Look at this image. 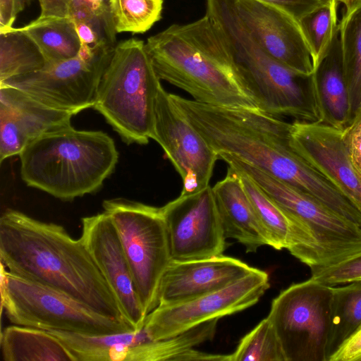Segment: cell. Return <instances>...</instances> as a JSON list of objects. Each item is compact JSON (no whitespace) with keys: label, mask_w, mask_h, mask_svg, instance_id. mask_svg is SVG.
I'll return each instance as SVG.
<instances>
[{"label":"cell","mask_w":361,"mask_h":361,"mask_svg":"<svg viewBox=\"0 0 361 361\" xmlns=\"http://www.w3.org/2000/svg\"><path fill=\"white\" fill-rule=\"evenodd\" d=\"M171 97L217 154H228L250 164L348 220L358 214L341 189L294 149L291 123L257 109L209 105L173 94Z\"/></svg>","instance_id":"obj_1"},{"label":"cell","mask_w":361,"mask_h":361,"mask_svg":"<svg viewBox=\"0 0 361 361\" xmlns=\"http://www.w3.org/2000/svg\"><path fill=\"white\" fill-rule=\"evenodd\" d=\"M0 259L9 272L130 324L81 238L61 225L6 210L0 218Z\"/></svg>","instance_id":"obj_2"},{"label":"cell","mask_w":361,"mask_h":361,"mask_svg":"<svg viewBox=\"0 0 361 361\" xmlns=\"http://www.w3.org/2000/svg\"><path fill=\"white\" fill-rule=\"evenodd\" d=\"M145 47L159 78L185 91L194 101L257 109L239 82L219 31L207 15L190 23L170 25L149 37Z\"/></svg>","instance_id":"obj_3"},{"label":"cell","mask_w":361,"mask_h":361,"mask_svg":"<svg viewBox=\"0 0 361 361\" xmlns=\"http://www.w3.org/2000/svg\"><path fill=\"white\" fill-rule=\"evenodd\" d=\"M19 156L22 180L63 201L99 190L118 159L109 135L71 125L41 135Z\"/></svg>","instance_id":"obj_4"},{"label":"cell","mask_w":361,"mask_h":361,"mask_svg":"<svg viewBox=\"0 0 361 361\" xmlns=\"http://www.w3.org/2000/svg\"><path fill=\"white\" fill-rule=\"evenodd\" d=\"M229 168L250 176L291 222L287 250L311 271L361 254V227L321 202L233 155L219 153Z\"/></svg>","instance_id":"obj_5"},{"label":"cell","mask_w":361,"mask_h":361,"mask_svg":"<svg viewBox=\"0 0 361 361\" xmlns=\"http://www.w3.org/2000/svg\"><path fill=\"white\" fill-rule=\"evenodd\" d=\"M208 17L219 31L239 82L259 110L300 122L320 123L312 74L287 67L231 23Z\"/></svg>","instance_id":"obj_6"},{"label":"cell","mask_w":361,"mask_h":361,"mask_svg":"<svg viewBox=\"0 0 361 361\" xmlns=\"http://www.w3.org/2000/svg\"><path fill=\"white\" fill-rule=\"evenodd\" d=\"M160 80L144 42L121 41L102 77L93 107L124 142L146 145L153 128Z\"/></svg>","instance_id":"obj_7"},{"label":"cell","mask_w":361,"mask_h":361,"mask_svg":"<svg viewBox=\"0 0 361 361\" xmlns=\"http://www.w3.org/2000/svg\"><path fill=\"white\" fill-rule=\"evenodd\" d=\"M1 309L13 324L87 336L136 331L43 285L15 275L1 264Z\"/></svg>","instance_id":"obj_8"},{"label":"cell","mask_w":361,"mask_h":361,"mask_svg":"<svg viewBox=\"0 0 361 361\" xmlns=\"http://www.w3.org/2000/svg\"><path fill=\"white\" fill-rule=\"evenodd\" d=\"M102 207L118 233L147 317L158 305L160 281L171 262L161 209L121 197L106 200Z\"/></svg>","instance_id":"obj_9"},{"label":"cell","mask_w":361,"mask_h":361,"mask_svg":"<svg viewBox=\"0 0 361 361\" xmlns=\"http://www.w3.org/2000/svg\"><path fill=\"white\" fill-rule=\"evenodd\" d=\"M331 286L310 278L293 283L271 302L267 317L286 361H328Z\"/></svg>","instance_id":"obj_10"},{"label":"cell","mask_w":361,"mask_h":361,"mask_svg":"<svg viewBox=\"0 0 361 361\" xmlns=\"http://www.w3.org/2000/svg\"><path fill=\"white\" fill-rule=\"evenodd\" d=\"M206 15L231 23L287 67L312 74V55L299 23L281 8L258 0H207Z\"/></svg>","instance_id":"obj_11"},{"label":"cell","mask_w":361,"mask_h":361,"mask_svg":"<svg viewBox=\"0 0 361 361\" xmlns=\"http://www.w3.org/2000/svg\"><path fill=\"white\" fill-rule=\"evenodd\" d=\"M113 51L95 52L80 48L75 57L47 63L37 71L0 84L18 88L51 108L77 114L94 106Z\"/></svg>","instance_id":"obj_12"},{"label":"cell","mask_w":361,"mask_h":361,"mask_svg":"<svg viewBox=\"0 0 361 361\" xmlns=\"http://www.w3.org/2000/svg\"><path fill=\"white\" fill-rule=\"evenodd\" d=\"M269 286L268 274L254 268L224 288L180 303L157 306L147 316L143 328L152 341L168 338L254 305Z\"/></svg>","instance_id":"obj_13"},{"label":"cell","mask_w":361,"mask_h":361,"mask_svg":"<svg viewBox=\"0 0 361 361\" xmlns=\"http://www.w3.org/2000/svg\"><path fill=\"white\" fill-rule=\"evenodd\" d=\"M150 139L162 147L181 177L180 195L196 193L209 185L219 155L181 114L162 86L155 101Z\"/></svg>","instance_id":"obj_14"},{"label":"cell","mask_w":361,"mask_h":361,"mask_svg":"<svg viewBox=\"0 0 361 361\" xmlns=\"http://www.w3.org/2000/svg\"><path fill=\"white\" fill-rule=\"evenodd\" d=\"M160 209L171 261L198 260L223 255L226 238L212 187L180 195Z\"/></svg>","instance_id":"obj_15"},{"label":"cell","mask_w":361,"mask_h":361,"mask_svg":"<svg viewBox=\"0 0 361 361\" xmlns=\"http://www.w3.org/2000/svg\"><path fill=\"white\" fill-rule=\"evenodd\" d=\"M81 239L114 293L126 319L136 331L146 317L118 233L106 212L83 217Z\"/></svg>","instance_id":"obj_16"},{"label":"cell","mask_w":361,"mask_h":361,"mask_svg":"<svg viewBox=\"0 0 361 361\" xmlns=\"http://www.w3.org/2000/svg\"><path fill=\"white\" fill-rule=\"evenodd\" d=\"M75 114L48 106L23 90L0 84V161L19 155L41 135L71 126Z\"/></svg>","instance_id":"obj_17"},{"label":"cell","mask_w":361,"mask_h":361,"mask_svg":"<svg viewBox=\"0 0 361 361\" xmlns=\"http://www.w3.org/2000/svg\"><path fill=\"white\" fill-rule=\"evenodd\" d=\"M290 137L294 149L334 182L361 212V178L350 161L343 131L320 123L294 121Z\"/></svg>","instance_id":"obj_18"},{"label":"cell","mask_w":361,"mask_h":361,"mask_svg":"<svg viewBox=\"0 0 361 361\" xmlns=\"http://www.w3.org/2000/svg\"><path fill=\"white\" fill-rule=\"evenodd\" d=\"M254 268L228 256L170 263L158 291V305L185 302L224 288L247 275Z\"/></svg>","instance_id":"obj_19"},{"label":"cell","mask_w":361,"mask_h":361,"mask_svg":"<svg viewBox=\"0 0 361 361\" xmlns=\"http://www.w3.org/2000/svg\"><path fill=\"white\" fill-rule=\"evenodd\" d=\"M226 238L236 240L246 252H255L270 241L244 190L239 175L230 168L212 187Z\"/></svg>","instance_id":"obj_20"},{"label":"cell","mask_w":361,"mask_h":361,"mask_svg":"<svg viewBox=\"0 0 361 361\" xmlns=\"http://www.w3.org/2000/svg\"><path fill=\"white\" fill-rule=\"evenodd\" d=\"M312 77L320 123L345 131L350 125L351 107L338 29L329 48L314 65Z\"/></svg>","instance_id":"obj_21"},{"label":"cell","mask_w":361,"mask_h":361,"mask_svg":"<svg viewBox=\"0 0 361 361\" xmlns=\"http://www.w3.org/2000/svg\"><path fill=\"white\" fill-rule=\"evenodd\" d=\"M219 319L203 322L168 338L151 341L134 346L130 350L127 361H229L228 355L209 354L195 349L214 338Z\"/></svg>","instance_id":"obj_22"},{"label":"cell","mask_w":361,"mask_h":361,"mask_svg":"<svg viewBox=\"0 0 361 361\" xmlns=\"http://www.w3.org/2000/svg\"><path fill=\"white\" fill-rule=\"evenodd\" d=\"M4 361H77L71 350L50 332L13 325L1 333Z\"/></svg>","instance_id":"obj_23"},{"label":"cell","mask_w":361,"mask_h":361,"mask_svg":"<svg viewBox=\"0 0 361 361\" xmlns=\"http://www.w3.org/2000/svg\"><path fill=\"white\" fill-rule=\"evenodd\" d=\"M47 331L58 338L77 361H126L132 347L152 341L144 328L139 331L104 336H87L55 330Z\"/></svg>","instance_id":"obj_24"},{"label":"cell","mask_w":361,"mask_h":361,"mask_svg":"<svg viewBox=\"0 0 361 361\" xmlns=\"http://www.w3.org/2000/svg\"><path fill=\"white\" fill-rule=\"evenodd\" d=\"M338 32L350 102V126L361 116V0L345 7Z\"/></svg>","instance_id":"obj_25"},{"label":"cell","mask_w":361,"mask_h":361,"mask_svg":"<svg viewBox=\"0 0 361 361\" xmlns=\"http://www.w3.org/2000/svg\"><path fill=\"white\" fill-rule=\"evenodd\" d=\"M37 44L47 63L67 60L78 55L81 42L70 17L39 16L19 27Z\"/></svg>","instance_id":"obj_26"},{"label":"cell","mask_w":361,"mask_h":361,"mask_svg":"<svg viewBox=\"0 0 361 361\" xmlns=\"http://www.w3.org/2000/svg\"><path fill=\"white\" fill-rule=\"evenodd\" d=\"M331 288L328 361L361 326V281Z\"/></svg>","instance_id":"obj_27"},{"label":"cell","mask_w":361,"mask_h":361,"mask_svg":"<svg viewBox=\"0 0 361 361\" xmlns=\"http://www.w3.org/2000/svg\"><path fill=\"white\" fill-rule=\"evenodd\" d=\"M46 64L37 44L19 27L0 30V82L37 71Z\"/></svg>","instance_id":"obj_28"},{"label":"cell","mask_w":361,"mask_h":361,"mask_svg":"<svg viewBox=\"0 0 361 361\" xmlns=\"http://www.w3.org/2000/svg\"><path fill=\"white\" fill-rule=\"evenodd\" d=\"M233 171L240 176L244 190L269 238L270 246L277 250L287 249L291 234V222L287 215L250 176L242 171Z\"/></svg>","instance_id":"obj_29"},{"label":"cell","mask_w":361,"mask_h":361,"mask_svg":"<svg viewBox=\"0 0 361 361\" xmlns=\"http://www.w3.org/2000/svg\"><path fill=\"white\" fill-rule=\"evenodd\" d=\"M164 0H109L116 33L142 34L161 18Z\"/></svg>","instance_id":"obj_30"},{"label":"cell","mask_w":361,"mask_h":361,"mask_svg":"<svg viewBox=\"0 0 361 361\" xmlns=\"http://www.w3.org/2000/svg\"><path fill=\"white\" fill-rule=\"evenodd\" d=\"M338 1L329 0L299 20L312 55L313 66L330 46L338 29Z\"/></svg>","instance_id":"obj_31"},{"label":"cell","mask_w":361,"mask_h":361,"mask_svg":"<svg viewBox=\"0 0 361 361\" xmlns=\"http://www.w3.org/2000/svg\"><path fill=\"white\" fill-rule=\"evenodd\" d=\"M229 361H286L276 332L267 317L239 342Z\"/></svg>","instance_id":"obj_32"},{"label":"cell","mask_w":361,"mask_h":361,"mask_svg":"<svg viewBox=\"0 0 361 361\" xmlns=\"http://www.w3.org/2000/svg\"><path fill=\"white\" fill-rule=\"evenodd\" d=\"M69 17L75 29L89 27L97 32L110 44L116 45L109 0H70Z\"/></svg>","instance_id":"obj_33"},{"label":"cell","mask_w":361,"mask_h":361,"mask_svg":"<svg viewBox=\"0 0 361 361\" xmlns=\"http://www.w3.org/2000/svg\"><path fill=\"white\" fill-rule=\"evenodd\" d=\"M311 271L312 279L329 286L361 281V254L334 266Z\"/></svg>","instance_id":"obj_34"},{"label":"cell","mask_w":361,"mask_h":361,"mask_svg":"<svg viewBox=\"0 0 361 361\" xmlns=\"http://www.w3.org/2000/svg\"><path fill=\"white\" fill-rule=\"evenodd\" d=\"M275 6L288 13L298 22L329 0H258Z\"/></svg>","instance_id":"obj_35"},{"label":"cell","mask_w":361,"mask_h":361,"mask_svg":"<svg viewBox=\"0 0 361 361\" xmlns=\"http://www.w3.org/2000/svg\"><path fill=\"white\" fill-rule=\"evenodd\" d=\"M343 133L350 161L361 178V116Z\"/></svg>","instance_id":"obj_36"},{"label":"cell","mask_w":361,"mask_h":361,"mask_svg":"<svg viewBox=\"0 0 361 361\" xmlns=\"http://www.w3.org/2000/svg\"><path fill=\"white\" fill-rule=\"evenodd\" d=\"M329 361H361V326L331 356Z\"/></svg>","instance_id":"obj_37"},{"label":"cell","mask_w":361,"mask_h":361,"mask_svg":"<svg viewBox=\"0 0 361 361\" xmlns=\"http://www.w3.org/2000/svg\"><path fill=\"white\" fill-rule=\"evenodd\" d=\"M39 16L69 17L70 0H38Z\"/></svg>","instance_id":"obj_38"},{"label":"cell","mask_w":361,"mask_h":361,"mask_svg":"<svg viewBox=\"0 0 361 361\" xmlns=\"http://www.w3.org/2000/svg\"><path fill=\"white\" fill-rule=\"evenodd\" d=\"M17 16L16 0H0V30L13 27Z\"/></svg>","instance_id":"obj_39"},{"label":"cell","mask_w":361,"mask_h":361,"mask_svg":"<svg viewBox=\"0 0 361 361\" xmlns=\"http://www.w3.org/2000/svg\"><path fill=\"white\" fill-rule=\"evenodd\" d=\"M32 0H16V7L17 13L22 12L27 6L30 4Z\"/></svg>","instance_id":"obj_40"},{"label":"cell","mask_w":361,"mask_h":361,"mask_svg":"<svg viewBox=\"0 0 361 361\" xmlns=\"http://www.w3.org/2000/svg\"><path fill=\"white\" fill-rule=\"evenodd\" d=\"M338 2L343 3L345 7L348 6L355 0H336Z\"/></svg>","instance_id":"obj_41"}]
</instances>
